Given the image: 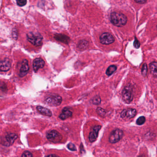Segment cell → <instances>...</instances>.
<instances>
[{
	"label": "cell",
	"instance_id": "ffe728a7",
	"mask_svg": "<svg viewBox=\"0 0 157 157\" xmlns=\"http://www.w3.org/2000/svg\"><path fill=\"white\" fill-rule=\"evenodd\" d=\"M91 102L94 105H99L101 102V97L98 96H96L91 99Z\"/></svg>",
	"mask_w": 157,
	"mask_h": 157
},
{
	"label": "cell",
	"instance_id": "f1b7e54d",
	"mask_svg": "<svg viewBox=\"0 0 157 157\" xmlns=\"http://www.w3.org/2000/svg\"><path fill=\"white\" fill-rule=\"evenodd\" d=\"M147 0H135V1L137 3H141V4H143V3H145L147 1Z\"/></svg>",
	"mask_w": 157,
	"mask_h": 157
},
{
	"label": "cell",
	"instance_id": "83f0119b",
	"mask_svg": "<svg viewBox=\"0 0 157 157\" xmlns=\"http://www.w3.org/2000/svg\"><path fill=\"white\" fill-rule=\"evenodd\" d=\"M126 110L127 109H124L123 110L121 113V117H122V118H124L126 117Z\"/></svg>",
	"mask_w": 157,
	"mask_h": 157
},
{
	"label": "cell",
	"instance_id": "484cf974",
	"mask_svg": "<svg viewBox=\"0 0 157 157\" xmlns=\"http://www.w3.org/2000/svg\"><path fill=\"white\" fill-rule=\"evenodd\" d=\"M21 157H33V156L29 151H26L23 153Z\"/></svg>",
	"mask_w": 157,
	"mask_h": 157
},
{
	"label": "cell",
	"instance_id": "6da1fadb",
	"mask_svg": "<svg viewBox=\"0 0 157 157\" xmlns=\"http://www.w3.org/2000/svg\"><path fill=\"white\" fill-rule=\"evenodd\" d=\"M110 20L113 24L118 27L124 26L126 24L127 21L125 15L122 13L116 12L111 13Z\"/></svg>",
	"mask_w": 157,
	"mask_h": 157
},
{
	"label": "cell",
	"instance_id": "7c38bea8",
	"mask_svg": "<svg viewBox=\"0 0 157 157\" xmlns=\"http://www.w3.org/2000/svg\"><path fill=\"white\" fill-rule=\"evenodd\" d=\"M11 63L8 58H6L4 60H1L0 63V70L1 71H8L11 69Z\"/></svg>",
	"mask_w": 157,
	"mask_h": 157
},
{
	"label": "cell",
	"instance_id": "5bb4252c",
	"mask_svg": "<svg viewBox=\"0 0 157 157\" xmlns=\"http://www.w3.org/2000/svg\"><path fill=\"white\" fill-rule=\"evenodd\" d=\"M36 110L41 114L44 115V116L51 117L52 115L51 111L50 109L43 107L42 106H38L36 107Z\"/></svg>",
	"mask_w": 157,
	"mask_h": 157
},
{
	"label": "cell",
	"instance_id": "4dcf8cb0",
	"mask_svg": "<svg viewBox=\"0 0 157 157\" xmlns=\"http://www.w3.org/2000/svg\"></svg>",
	"mask_w": 157,
	"mask_h": 157
},
{
	"label": "cell",
	"instance_id": "9c48e42d",
	"mask_svg": "<svg viewBox=\"0 0 157 157\" xmlns=\"http://www.w3.org/2000/svg\"><path fill=\"white\" fill-rule=\"evenodd\" d=\"M101 125H96L93 127L89 135V138L90 142H93L96 141L98 137L99 131L101 130Z\"/></svg>",
	"mask_w": 157,
	"mask_h": 157
},
{
	"label": "cell",
	"instance_id": "603a6c76",
	"mask_svg": "<svg viewBox=\"0 0 157 157\" xmlns=\"http://www.w3.org/2000/svg\"><path fill=\"white\" fill-rule=\"evenodd\" d=\"M146 121V118L144 116H141L136 120V124L141 125L144 124Z\"/></svg>",
	"mask_w": 157,
	"mask_h": 157
},
{
	"label": "cell",
	"instance_id": "7a4b0ae2",
	"mask_svg": "<svg viewBox=\"0 0 157 157\" xmlns=\"http://www.w3.org/2000/svg\"><path fill=\"white\" fill-rule=\"evenodd\" d=\"M62 98L59 95L55 93L47 94L44 98V102L48 106L57 107L61 105Z\"/></svg>",
	"mask_w": 157,
	"mask_h": 157
},
{
	"label": "cell",
	"instance_id": "7402d4cb",
	"mask_svg": "<svg viewBox=\"0 0 157 157\" xmlns=\"http://www.w3.org/2000/svg\"><path fill=\"white\" fill-rule=\"evenodd\" d=\"M147 70H148V69H147V64L146 63H144L142 65V69H141V74L144 77L147 75Z\"/></svg>",
	"mask_w": 157,
	"mask_h": 157
},
{
	"label": "cell",
	"instance_id": "30bf717a",
	"mask_svg": "<svg viewBox=\"0 0 157 157\" xmlns=\"http://www.w3.org/2000/svg\"><path fill=\"white\" fill-rule=\"evenodd\" d=\"M29 70L28 62L26 59H24L21 63V67L19 73V76L23 77L27 74Z\"/></svg>",
	"mask_w": 157,
	"mask_h": 157
},
{
	"label": "cell",
	"instance_id": "8992f818",
	"mask_svg": "<svg viewBox=\"0 0 157 157\" xmlns=\"http://www.w3.org/2000/svg\"><path fill=\"white\" fill-rule=\"evenodd\" d=\"M124 133L121 130L117 129L113 130L109 137V141L110 143H115L118 142L123 136Z\"/></svg>",
	"mask_w": 157,
	"mask_h": 157
},
{
	"label": "cell",
	"instance_id": "277c9868",
	"mask_svg": "<svg viewBox=\"0 0 157 157\" xmlns=\"http://www.w3.org/2000/svg\"><path fill=\"white\" fill-rule=\"evenodd\" d=\"M122 98L125 103H130L133 99V87L131 85L127 86L123 89Z\"/></svg>",
	"mask_w": 157,
	"mask_h": 157
},
{
	"label": "cell",
	"instance_id": "5b68a950",
	"mask_svg": "<svg viewBox=\"0 0 157 157\" xmlns=\"http://www.w3.org/2000/svg\"><path fill=\"white\" fill-rule=\"evenodd\" d=\"M47 138L51 142L57 143L61 141L62 136L57 130H52L47 134Z\"/></svg>",
	"mask_w": 157,
	"mask_h": 157
},
{
	"label": "cell",
	"instance_id": "52a82bcc",
	"mask_svg": "<svg viewBox=\"0 0 157 157\" xmlns=\"http://www.w3.org/2000/svg\"><path fill=\"white\" fill-rule=\"evenodd\" d=\"M18 138V135L15 133H9L7 135L4 139H1V144L5 146L9 147L12 145Z\"/></svg>",
	"mask_w": 157,
	"mask_h": 157
},
{
	"label": "cell",
	"instance_id": "ba28073f",
	"mask_svg": "<svg viewBox=\"0 0 157 157\" xmlns=\"http://www.w3.org/2000/svg\"><path fill=\"white\" fill-rule=\"evenodd\" d=\"M100 41L103 45H110L114 42L115 39L110 33H104L100 36Z\"/></svg>",
	"mask_w": 157,
	"mask_h": 157
},
{
	"label": "cell",
	"instance_id": "9a60e30c",
	"mask_svg": "<svg viewBox=\"0 0 157 157\" xmlns=\"http://www.w3.org/2000/svg\"><path fill=\"white\" fill-rule=\"evenodd\" d=\"M54 38L56 40L61 41L64 44H68L70 41V39L69 37L64 35L56 34L55 35Z\"/></svg>",
	"mask_w": 157,
	"mask_h": 157
},
{
	"label": "cell",
	"instance_id": "4fadbf2b",
	"mask_svg": "<svg viewBox=\"0 0 157 157\" xmlns=\"http://www.w3.org/2000/svg\"><path fill=\"white\" fill-rule=\"evenodd\" d=\"M73 113L67 108H64L62 111L61 113L60 114L59 117L61 120H65L70 117H72Z\"/></svg>",
	"mask_w": 157,
	"mask_h": 157
},
{
	"label": "cell",
	"instance_id": "d4e9b609",
	"mask_svg": "<svg viewBox=\"0 0 157 157\" xmlns=\"http://www.w3.org/2000/svg\"><path fill=\"white\" fill-rule=\"evenodd\" d=\"M67 148L69 150H71L72 151H75L77 150V148L75 146L74 144L72 143H69L67 145Z\"/></svg>",
	"mask_w": 157,
	"mask_h": 157
},
{
	"label": "cell",
	"instance_id": "cb8c5ba5",
	"mask_svg": "<svg viewBox=\"0 0 157 157\" xmlns=\"http://www.w3.org/2000/svg\"><path fill=\"white\" fill-rule=\"evenodd\" d=\"M18 5L20 7H24L27 3V0H16Z\"/></svg>",
	"mask_w": 157,
	"mask_h": 157
},
{
	"label": "cell",
	"instance_id": "44dd1931",
	"mask_svg": "<svg viewBox=\"0 0 157 157\" xmlns=\"http://www.w3.org/2000/svg\"><path fill=\"white\" fill-rule=\"evenodd\" d=\"M96 111L97 114L101 117H105L107 115V111L101 108H98Z\"/></svg>",
	"mask_w": 157,
	"mask_h": 157
},
{
	"label": "cell",
	"instance_id": "8fae6325",
	"mask_svg": "<svg viewBox=\"0 0 157 157\" xmlns=\"http://www.w3.org/2000/svg\"><path fill=\"white\" fill-rule=\"evenodd\" d=\"M44 65V61L42 58H36L33 62V69L35 72H37L39 69L43 68Z\"/></svg>",
	"mask_w": 157,
	"mask_h": 157
},
{
	"label": "cell",
	"instance_id": "ac0fdd59",
	"mask_svg": "<svg viewBox=\"0 0 157 157\" xmlns=\"http://www.w3.org/2000/svg\"><path fill=\"white\" fill-rule=\"evenodd\" d=\"M136 114V110L133 108H129L126 110V117L128 119L133 118Z\"/></svg>",
	"mask_w": 157,
	"mask_h": 157
},
{
	"label": "cell",
	"instance_id": "d6986e66",
	"mask_svg": "<svg viewBox=\"0 0 157 157\" xmlns=\"http://www.w3.org/2000/svg\"><path fill=\"white\" fill-rule=\"evenodd\" d=\"M117 67L115 65H111L108 68L106 71V74L108 76H110L117 70Z\"/></svg>",
	"mask_w": 157,
	"mask_h": 157
},
{
	"label": "cell",
	"instance_id": "f546056e",
	"mask_svg": "<svg viewBox=\"0 0 157 157\" xmlns=\"http://www.w3.org/2000/svg\"><path fill=\"white\" fill-rule=\"evenodd\" d=\"M45 157H59V156L58 155H56V154H50V155H47V156H46Z\"/></svg>",
	"mask_w": 157,
	"mask_h": 157
},
{
	"label": "cell",
	"instance_id": "4316f807",
	"mask_svg": "<svg viewBox=\"0 0 157 157\" xmlns=\"http://www.w3.org/2000/svg\"><path fill=\"white\" fill-rule=\"evenodd\" d=\"M134 46L136 49H138V48H139L140 47V42L137 40V39L136 38L135 39V41H134Z\"/></svg>",
	"mask_w": 157,
	"mask_h": 157
},
{
	"label": "cell",
	"instance_id": "1f68e13d",
	"mask_svg": "<svg viewBox=\"0 0 157 157\" xmlns=\"http://www.w3.org/2000/svg\"></svg>",
	"mask_w": 157,
	"mask_h": 157
},
{
	"label": "cell",
	"instance_id": "3957f363",
	"mask_svg": "<svg viewBox=\"0 0 157 157\" xmlns=\"http://www.w3.org/2000/svg\"><path fill=\"white\" fill-rule=\"evenodd\" d=\"M28 41L35 46H40L42 45V37L39 33L30 32L27 34Z\"/></svg>",
	"mask_w": 157,
	"mask_h": 157
},
{
	"label": "cell",
	"instance_id": "e0dca14e",
	"mask_svg": "<svg viewBox=\"0 0 157 157\" xmlns=\"http://www.w3.org/2000/svg\"><path fill=\"white\" fill-rule=\"evenodd\" d=\"M89 46V42L86 40L80 41L77 45L78 49L80 50H84L86 49Z\"/></svg>",
	"mask_w": 157,
	"mask_h": 157
},
{
	"label": "cell",
	"instance_id": "2e32d148",
	"mask_svg": "<svg viewBox=\"0 0 157 157\" xmlns=\"http://www.w3.org/2000/svg\"><path fill=\"white\" fill-rule=\"evenodd\" d=\"M150 73L153 77H157V62H153L149 65Z\"/></svg>",
	"mask_w": 157,
	"mask_h": 157
}]
</instances>
